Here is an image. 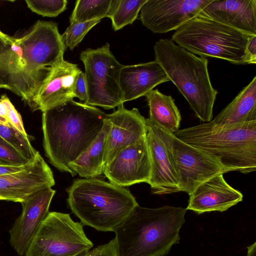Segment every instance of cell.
Returning a JSON list of instances; mask_svg holds the SVG:
<instances>
[{"label": "cell", "instance_id": "6da1fadb", "mask_svg": "<svg viewBox=\"0 0 256 256\" xmlns=\"http://www.w3.org/2000/svg\"><path fill=\"white\" fill-rule=\"evenodd\" d=\"M66 50L58 24L38 20L22 37L9 36L0 50V88L28 104L46 82Z\"/></svg>", "mask_w": 256, "mask_h": 256}, {"label": "cell", "instance_id": "7a4b0ae2", "mask_svg": "<svg viewBox=\"0 0 256 256\" xmlns=\"http://www.w3.org/2000/svg\"><path fill=\"white\" fill-rule=\"evenodd\" d=\"M108 114L73 100L42 112L43 146L50 162L72 175L68 164L94 140Z\"/></svg>", "mask_w": 256, "mask_h": 256}, {"label": "cell", "instance_id": "3957f363", "mask_svg": "<svg viewBox=\"0 0 256 256\" xmlns=\"http://www.w3.org/2000/svg\"><path fill=\"white\" fill-rule=\"evenodd\" d=\"M187 210L138 205L114 232L120 256H164L179 242Z\"/></svg>", "mask_w": 256, "mask_h": 256}, {"label": "cell", "instance_id": "277c9868", "mask_svg": "<svg viewBox=\"0 0 256 256\" xmlns=\"http://www.w3.org/2000/svg\"><path fill=\"white\" fill-rule=\"evenodd\" d=\"M174 134L214 158L231 172L247 174L256 170V121L218 125L211 120Z\"/></svg>", "mask_w": 256, "mask_h": 256}, {"label": "cell", "instance_id": "5b68a950", "mask_svg": "<svg viewBox=\"0 0 256 256\" xmlns=\"http://www.w3.org/2000/svg\"><path fill=\"white\" fill-rule=\"evenodd\" d=\"M67 202L82 225L114 232L138 205L128 189L96 178L74 180Z\"/></svg>", "mask_w": 256, "mask_h": 256}, {"label": "cell", "instance_id": "8992f818", "mask_svg": "<svg viewBox=\"0 0 256 256\" xmlns=\"http://www.w3.org/2000/svg\"><path fill=\"white\" fill-rule=\"evenodd\" d=\"M154 48L155 60L186 98L196 116L204 122H210L218 91L210 82L208 58L196 56L170 39L159 40Z\"/></svg>", "mask_w": 256, "mask_h": 256}, {"label": "cell", "instance_id": "52a82bcc", "mask_svg": "<svg viewBox=\"0 0 256 256\" xmlns=\"http://www.w3.org/2000/svg\"><path fill=\"white\" fill-rule=\"evenodd\" d=\"M250 36L200 14L176 30L172 40L202 57L246 64V50Z\"/></svg>", "mask_w": 256, "mask_h": 256}, {"label": "cell", "instance_id": "ba28073f", "mask_svg": "<svg viewBox=\"0 0 256 256\" xmlns=\"http://www.w3.org/2000/svg\"><path fill=\"white\" fill-rule=\"evenodd\" d=\"M93 246L81 222L70 214L50 212L24 256H82Z\"/></svg>", "mask_w": 256, "mask_h": 256}, {"label": "cell", "instance_id": "9c48e42d", "mask_svg": "<svg viewBox=\"0 0 256 256\" xmlns=\"http://www.w3.org/2000/svg\"><path fill=\"white\" fill-rule=\"evenodd\" d=\"M106 43L96 49L88 48L80 56L85 72L88 100L86 104L104 109L124 104L120 76L124 65L112 54Z\"/></svg>", "mask_w": 256, "mask_h": 256}, {"label": "cell", "instance_id": "30bf717a", "mask_svg": "<svg viewBox=\"0 0 256 256\" xmlns=\"http://www.w3.org/2000/svg\"><path fill=\"white\" fill-rule=\"evenodd\" d=\"M146 138L149 150L151 176L148 182L156 194L182 192L172 150L174 134L154 122L146 119Z\"/></svg>", "mask_w": 256, "mask_h": 256}, {"label": "cell", "instance_id": "8fae6325", "mask_svg": "<svg viewBox=\"0 0 256 256\" xmlns=\"http://www.w3.org/2000/svg\"><path fill=\"white\" fill-rule=\"evenodd\" d=\"M172 150L182 192L190 194L200 184L231 170L210 154L172 136Z\"/></svg>", "mask_w": 256, "mask_h": 256}, {"label": "cell", "instance_id": "7c38bea8", "mask_svg": "<svg viewBox=\"0 0 256 256\" xmlns=\"http://www.w3.org/2000/svg\"><path fill=\"white\" fill-rule=\"evenodd\" d=\"M212 0H146L140 9V20L154 33L176 30L199 15Z\"/></svg>", "mask_w": 256, "mask_h": 256}, {"label": "cell", "instance_id": "4fadbf2b", "mask_svg": "<svg viewBox=\"0 0 256 256\" xmlns=\"http://www.w3.org/2000/svg\"><path fill=\"white\" fill-rule=\"evenodd\" d=\"M104 174L110 183L121 187L148 184L151 164L146 135L120 151L106 166Z\"/></svg>", "mask_w": 256, "mask_h": 256}, {"label": "cell", "instance_id": "5bb4252c", "mask_svg": "<svg viewBox=\"0 0 256 256\" xmlns=\"http://www.w3.org/2000/svg\"><path fill=\"white\" fill-rule=\"evenodd\" d=\"M55 193L52 188L42 189L20 203L21 214L9 232L10 245L20 256L26 253L42 223L48 214Z\"/></svg>", "mask_w": 256, "mask_h": 256}, {"label": "cell", "instance_id": "9a60e30c", "mask_svg": "<svg viewBox=\"0 0 256 256\" xmlns=\"http://www.w3.org/2000/svg\"><path fill=\"white\" fill-rule=\"evenodd\" d=\"M54 184L52 172L38 152L22 170L0 176V200L22 203L34 192Z\"/></svg>", "mask_w": 256, "mask_h": 256}, {"label": "cell", "instance_id": "2e32d148", "mask_svg": "<svg viewBox=\"0 0 256 256\" xmlns=\"http://www.w3.org/2000/svg\"><path fill=\"white\" fill-rule=\"evenodd\" d=\"M80 71L76 64L64 60L54 66L46 82L28 103L30 109L43 112L73 100L76 81Z\"/></svg>", "mask_w": 256, "mask_h": 256}, {"label": "cell", "instance_id": "e0dca14e", "mask_svg": "<svg viewBox=\"0 0 256 256\" xmlns=\"http://www.w3.org/2000/svg\"><path fill=\"white\" fill-rule=\"evenodd\" d=\"M108 114L110 123L104 158L106 166L122 150L136 142L146 135V119L138 109H126L124 104Z\"/></svg>", "mask_w": 256, "mask_h": 256}, {"label": "cell", "instance_id": "ac0fdd59", "mask_svg": "<svg viewBox=\"0 0 256 256\" xmlns=\"http://www.w3.org/2000/svg\"><path fill=\"white\" fill-rule=\"evenodd\" d=\"M224 174L215 176L200 184L189 194L187 210L198 214L224 212L242 201L243 194L225 180Z\"/></svg>", "mask_w": 256, "mask_h": 256}, {"label": "cell", "instance_id": "d6986e66", "mask_svg": "<svg viewBox=\"0 0 256 256\" xmlns=\"http://www.w3.org/2000/svg\"><path fill=\"white\" fill-rule=\"evenodd\" d=\"M200 14L249 36H256V0H212Z\"/></svg>", "mask_w": 256, "mask_h": 256}, {"label": "cell", "instance_id": "ffe728a7", "mask_svg": "<svg viewBox=\"0 0 256 256\" xmlns=\"http://www.w3.org/2000/svg\"><path fill=\"white\" fill-rule=\"evenodd\" d=\"M170 80L156 60L124 66L120 76L122 102L124 103L145 96L156 86Z\"/></svg>", "mask_w": 256, "mask_h": 256}, {"label": "cell", "instance_id": "44dd1931", "mask_svg": "<svg viewBox=\"0 0 256 256\" xmlns=\"http://www.w3.org/2000/svg\"><path fill=\"white\" fill-rule=\"evenodd\" d=\"M110 128V123L106 118L102 130L94 140L74 160L69 164L72 176L78 174L80 177L88 178H96L104 173Z\"/></svg>", "mask_w": 256, "mask_h": 256}, {"label": "cell", "instance_id": "7402d4cb", "mask_svg": "<svg viewBox=\"0 0 256 256\" xmlns=\"http://www.w3.org/2000/svg\"><path fill=\"white\" fill-rule=\"evenodd\" d=\"M212 120L218 125L256 121V76Z\"/></svg>", "mask_w": 256, "mask_h": 256}, {"label": "cell", "instance_id": "603a6c76", "mask_svg": "<svg viewBox=\"0 0 256 256\" xmlns=\"http://www.w3.org/2000/svg\"><path fill=\"white\" fill-rule=\"evenodd\" d=\"M145 96L149 106V118L171 133L176 132L182 116L174 99L158 89L150 90Z\"/></svg>", "mask_w": 256, "mask_h": 256}, {"label": "cell", "instance_id": "cb8c5ba5", "mask_svg": "<svg viewBox=\"0 0 256 256\" xmlns=\"http://www.w3.org/2000/svg\"><path fill=\"white\" fill-rule=\"evenodd\" d=\"M120 0H78L70 17V24L110 18Z\"/></svg>", "mask_w": 256, "mask_h": 256}, {"label": "cell", "instance_id": "d4e9b609", "mask_svg": "<svg viewBox=\"0 0 256 256\" xmlns=\"http://www.w3.org/2000/svg\"><path fill=\"white\" fill-rule=\"evenodd\" d=\"M146 0H120L110 18L113 29L116 31L128 24H132Z\"/></svg>", "mask_w": 256, "mask_h": 256}, {"label": "cell", "instance_id": "484cf974", "mask_svg": "<svg viewBox=\"0 0 256 256\" xmlns=\"http://www.w3.org/2000/svg\"><path fill=\"white\" fill-rule=\"evenodd\" d=\"M0 136L29 160H32L38 152L31 144L29 136L19 132L10 123L5 125L0 122Z\"/></svg>", "mask_w": 256, "mask_h": 256}, {"label": "cell", "instance_id": "4316f807", "mask_svg": "<svg viewBox=\"0 0 256 256\" xmlns=\"http://www.w3.org/2000/svg\"><path fill=\"white\" fill-rule=\"evenodd\" d=\"M101 20H96L84 22L70 24L62 34L66 49L73 50L83 40L86 34Z\"/></svg>", "mask_w": 256, "mask_h": 256}, {"label": "cell", "instance_id": "83f0119b", "mask_svg": "<svg viewBox=\"0 0 256 256\" xmlns=\"http://www.w3.org/2000/svg\"><path fill=\"white\" fill-rule=\"evenodd\" d=\"M28 7L42 16L56 17L66 8V0H26Z\"/></svg>", "mask_w": 256, "mask_h": 256}, {"label": "cell", "instance_id": "f1b7e54d", "mask_svg": "<svg viewBox=\"0 0 256 256\" xmlns=\"http://www.w3.org/2000/svg\"><path fill=\"white\" fill-rule=\"evenodd\" d=\"M82 256H120L116 241L114 238L108 242L90 250Z\"/></svg>", "mask_w": 256, "mask_h": 256}, {"label": "cell", "instance_id": "f546056e", "mask_svg": "<svg viewBox=\"0 0 256 256\" xmlns=\"http://www.w3.org/2000/svg\"><path fill=\"white\" fill-rule=\"evenodd\" d=\"M5 102L7 108L8 122L19 132L25 135H28L26 132L20 114L6 95L5 96Z\"/></svg>", "mask_w": 256, "mask_h": 256}, {"label": "cell", "instance_id": "4dcf8cb0", "mask_svg": "<svg viewBox=\"0 0 256 256\" xmlns=\"http://www.w3.org/2000/svg\"><path fill=\"white\" fill-rule=\"evenodd\" d=\"M74 92L76 98L86 103L88 100L87 86L84 72L80 71L78 74L74 86Z\"/></svg>", "mask_w": 256, "mask_h": 256}, {"label": "cell", "instance_id": "1f68e13d", "mask_svg": "<svg viewBox=\"0 0 256 256\" xmlns=\"http://www.w3.org/2000/svg\"><path fill=\"white\" fill-rule=\"evenodd\" d=\"M246 64H256V36L248 38L246 46Z\"/></svg>", "mask_w": 256, "mask_h": 256}, {"label": "cell", "instance_id": "d6a6232c", "mask_svg": "<svg viewBox=\"0 0 256 256\" xmlns=\"http://www.w3.org/2000/svg\"><path fill=\"white\" fill-rule=\"evenodd\" d=\"M28 164L22 166L0 165V176L20 172L24 170Z\"/></svg>", "mask_w": 256, "mask_h": 256}, {"label": "cell", "instance_id": "836d02e7", "mask_svg": "<svg viewBox=\"0 0 256 256\" xmlns=\"http://www.w3.org/2000/svg\"><path fill=\"white\" fill-rule=\"evenodd\" d=\"M9 36L0 30V50H1L6 44L8 40Z\"/></svg>", "mask_w": 256, "mask_h": 256}, {"label": "cell", "instance_id": "e575fe53", "mask_svg": "<svg viewBox=\"0 0 256 256\" xmlns=\"http://www.w3.org/2000/svg\"><path fill=\"white\" fill-rule=\"evenodd\" d=\"M256 244L254 242L248 248L247 256H256Z\"/></svg>", "mask_w": 256, "mask_h": 256}]
</instances>
